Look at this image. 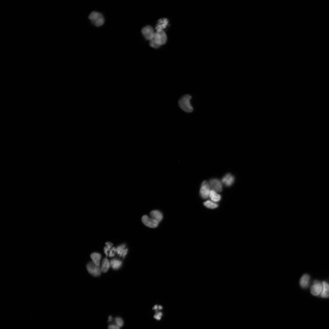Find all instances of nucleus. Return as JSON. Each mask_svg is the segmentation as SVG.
<instances>
[{"instance_id": "f257e3e1", "label": "nucleus", "mask_w": 329, "mask_h": 329, "mask_svg": "<svg viewBox=\"0 0 329 329\" xmlns=\"http://www.w3.org/2000/svg\"><path fill=\"white\" fill-rule=\"evenodd\" d=\"M191 98V96L190 95H185L180 98L178 102L179 107L186 112H192L193 110L190 103Z\"/></svg>"}, {"instance_id": "f03ea898", "label": "nucleus", "mask_w": 329, "mask_h": 329, "mask_svg": "<svg viewBox=\"0 0 329 329\" xmlns=\"http://www.w3.org/2000/svg\"><path fill=\"white\" fill-rule=\"evenodd\" d=\"M92 23L97 27L102 26L104 23V19L102 15L100 12L93 11L88 16Z\"/></svg>"}, {"instance_id": "7ed1b4c3", "label": "nucleus", "mask_w": 329, "mask_h": 329, "mask_svg": "<svg viewBox=\"0 0 329 329\" xmlns=\"http://www.w3.org/2000/svg\"><path fill=\"white\" fill-rule=\"evenodd\" d=\"M87 270L89 273L94 277L99 276L101 273V267L97 266L92 261H90L86 265Z\"/></svg>"}, {"instance_id": "20e7f679", "label": "nucleus", "mask_w": 329, "mask_h": 329, "mask_svg": "<svg viewBox=\"0 0 329 329\" xmlns=\"http://www.w3.org/2000/svg\"><path fill=\"white\" fill-rule=\"evenodd\" d=\"M322 284L317 280H314L313 284L310 287L311 293L314 296H318L321 294L323 290Z\"/></svg>"}, {"instance_id": "39448f33", "label": "nucleus", "mask_w": 329, "mask_h": 329, "mask_svg": "<svg viewBox=\"0 0 329 329\" xmlns=\"http://www.w3.org/2000/svg\"><path fill=\"white\" fill-rule=\"evenodd\" d=\"M210 186L207 181H204L202 183L200 190V193L201 197L203 199L207 198L209 195Z\"/></svg>"}, {"instance_id": "423d86ee", "label": "nucleus", "mask_w": 329, "mask_h": 329, "mask_svg": "<svg viewBox=\"0 0 329 329\" xmlns=\"http://www.w3.org/2000/svg\"><path fill=\"white\" fill-rule=\"evenodd\" d=\"M141 220L145 225L150 228H156L158 226L159 223L155 219L146 215L142 216Z\"/></svg>"}, {"instance_id": "0eeeda50", "label": "nucleus", "mask_w": 329, "mask_h": 329, "mask_svg": "<svg viewBox=\"0 0 329 329\" xmlns=\"http://www.w3.org/2000/svg\"><path fill=\"white\" fill-rule=\"evenodd\" d=\"M154 37L157 43L160 46L164 44L167 41V36L163 30L156 31Z\"/></svg>"}, {"instance_id": "6e6552de", "label": "nucleus", "mask_w": 329, "mask_h": 329, "mask_svg": "<svg viewBox=\"0 0 329 329\" xmlns=\"http://www.w3.org/2000/svg\"><path fill=\"white\" fill-rule=\"evenodd\" d=\"M141 32L144 38L149 40L153 37L155 33L153 28L149 25L144 27L141 30Z\"/></svg>"}, {"instance_id": "1a4fd4ad", "label": "nucleus", "mask_w": 329, "mask_h": 329, "mask_svg": "<svg viewBox=\"0 0 329 329\" xmlns=\"http://www.w3.org/2000/svg\"><path fill=\"white\" fill-rule=\"evenodd\" d=\"M210 187L216 192H220L222 190V185L221 182L216 178L210 179L209 182Z\"/></svg>"}, {"instance_id": "9d476101", "label": "nucleus", "mask_w": 329, "mask_h": 329, "mask_svg": "<svg viewBox=\"0 0 329 329\" xmlns=\"http://www.w3.org/2000/svg\"><path fill=\"white\" fill-rule=\"evenodd\" d=\"M128 251V249L126 247L125 244H121L116 248V253L119 256L124 258L126 255Z\"/></svg>"}, {"instance_id": "9b49d317", "label": "nucleus", "mask_w": 329, "mask_h": 329, "mask_svg": "<svg viewBox=\"0 0 329 329\" xmlns=\"http://www.w3.org/2000/svg\"><path fill=\"white\" fill-rule=\"evenodd\" d=\"M234 181V177L231 174L228 173L226 174L222 178V182L227 186H231Z\"/></svg>"}, {"instance_id": "f8f14e48", "label": "nucleus", "mask_w": 329, "mask_h": 329, "mask_svg": "<svg viewBox=\"0 0 329 329\" xmlns=\"http://www.w3.org/2000/svg\"><path fill=\"white\" fill-rule=\"evenodd\" d=\"M310 276L308 274L303 275L299 281V285L301 287L303 288H307L310 284Z\"/></svg>"}, {"instance_id": "ddd939ff", "label": "nucleus", "mask_w": 329, "mask_h": 329, "mask_svg": "<svg viewBox=\"0 0 329 329\" xmlns=\"http://www.w3.org/2000/svg\"><path fill=\"white\" fill-rule=\"evenodd\" d=\"M168 23V21L166 18H163L159 19L156 25L155 29L157 31L163 30V29L165 28Z\"/></svg>"}, {"instance_id": "4468645a", "label": "nucleus", "mask_w": 329, "mask_h": 329, "mask_svg": "<svg viewBox=\"0 0 329 329\" xmlns=\"http://www.w3.org/2000/svg\"><path fill=\"white\" fill-rule=\"evenodd\" d=\"M322 284L323 289L321 296L324 298H329V284L324 281H322Z\"/></svg>"}, {"instance_id": "2eb2a0df", "label": "nucleus", "mask_w": 329, "mask_h": 329, "mask_svg": "<svg viewBox=\"0 0 329 329\" xmlns=\"http://www.w3.org/2000/svg\"><path fill=\"white\" fill-rule=\"evenodd\" d=\"M150 215V217L155 219L159 223L161 221L163 218L162 213L157 210H153L151 211Z\"/></svg>"}, {"instance_id": "dca6fc26", "label": "nucleus", "mask_w": 329, "mask_h": 329, "mask_svg": "<svg viewBox=\"0 0 329 329\" xmlns=\"http://www.w3.org/2000/svg\"><path fill=\"white\" fill-rule=\"evenodd\" d=\"M110 266L114 270L119 269L122 266V261L117 259H113L110 261Z\"/></svg>"}, {"instance_id": "f3484780", "label": "nucleus", "mask_w": 329, "mask_h": 329, "mask_svg": "<svg viewBox=\"0 0 329 329\" xmlns=\"http://www.w3.org/2000/svg\"><path fill=\"white\" fill-rule=\"evenodd\" d=\"M90 256L92 260V262L97 265L99 266L100 261L101 257V254L98 253L94 252L91 254Z\"/></svg>"}, {"instance_id": "a211bd4d", "label": "nucleus", "mask_w": 329, "mask_h": 329, "mask_svg": "<svg viewBox=\"0 0 329 329\" xmlns=\"http://www.w3.org/2000/svg\"><path fill=\"white\" fill-rule=\"evenodd\" d=\"M110 266V262L106 258H104L102 262L101 267V271L103 273L106 272L108 270Z\"/></svg>"}, {"instance_id": "6ab92c4d", "label": "nucleus", "mask_w": 329, "mask_h": 329, "mask_svg": "<svg viewBox=\"0 0 329 329\" xmlns=\"http://www.w3.org/2000/svg\"><path fill=\"white\" fill-rule=\"evenodd\" d=\"M209 196L212 200L215 202L219 201L221 198L220 195L212 190L210 191Z\"/></svg>"}, {"instance_id": "aec40b11", "label": "nucleus", "mask_w": 329, "mask_h": 329, "mask_svg": "<svg viewBox=\"0 0 329 329\" xmlns=\"http://www.w3.org/2000/svg\"><path fill=\"white\" fill-rule=\"evenodd\" d=\"M203 204L206 207L210 209H214L218 206V204L209 200L204 202Z\"/></svg>"}, {"instance_id": "412c9836", "label": "nucleus", "mask_w": 329, "mask_h": 329, "mask_svg": "<svg viewBox=\"0 0 329 329\" xmlns=\"http://www.w3.org/2000/svg\"><path fill=\"white\" fill-rule=\"evenodd\" d=\"M106 246L104 248V251L106 256H108L109 253L112 247L113 244L110 242L105 243Z\"/></svg>"}, {"instance_id": "4be33fe9", "label": "nucleus", "mask_w": 329, "mask_h": 329, "mask_svg": "<svg viewBox=\"0 0 329 329\" xmlns=\"http://www.w3.org/2000/svg\"><path fill=\"white\" fill-rule=\"evenodd\" d=\"M149 44L150 47L154 48H158L160 46L157 43L154 36L150 40Z\"/></svg>"}, {"instance_id": "5701e85b", "label": "nucleus", "mask_w": 329, "mask_h": 329, "mask_svg": "<svg viewBox=\"0 0 329 329\" xmlns=\"http://www.w3.org/2000/svg\"><path fill=\"white\" fill-rule=\"evenodd\" d=\"M115 321L116 323V325L119 327H122L123 325V321L121 318L120 317H116L115 319Z\"/></svg>"}, {"instance_id": "b1692460", "label": "nucleus", "mask_w": 329, "mask_h": 329, "mask_svg": "<svg viewBox=\"0 0 329 329\" xmlns=\"http://www.w3.org/2000/svg\"><path fill=\"white\" fill-rule=\"evenodd\" d=\"M120 327L117 325L110 324L108 327V329H120Z\"/></svg>"}, {"instance_id": "393cba45", "label": "nucleus", "mask_w": 329, "mask_h": 329, "mask_svg": "<svg viewBox=\"0 0 329 329\" xmlns=\"http://www.w3.org/2000/svg\"><path fill=\"white\" fill-rule=\"evenodd\" d=\"M154 317L157 320H160L161 318V316H159L157 314V315H154Z\"/></svg>"}, {"instance_id": "a878e982", "label": "nucleus", "mask_w": 329, "mask_h": 329, "mask_svg": "<svg viewBox=\"0 0 329 329\" xmlns=\"http://www.w3.org/2000/svg\"><path fill=\"white\" fill-rule=\"evenodd\" d=\"M158 307V306L157 305H155L153 308V309L157 310Z\"/></svg>"}, {"instance_id": "bb28decb", "label": "nucleus", "mask_w": 329, "mask_h": 329, "mask_svg": "<svg viewBox=\"0 0 329 329\" xmlns=\"http://www.w3.org/2000/svg\"><path fill=\"white\" fill-rule=\"evenodd\" d=\"M112 320V317L111 316H109V318H108V321H111Z\"/></svg>"}, {"instance_id": "cd10ccee", "label": "nucleus", "mask_w": 329, "mask_h": 329, "mask_svg": "<svg viewBox=\"0 0 329 329\" xmlns=\"http://www.w3.org/2000/svg\"><path fill=\"white\" fill-rule=\"evenodd\" d=\"M158 309L159 310H161L162 308V307L161 306H158Z\"/></svg>"}]
</instances>
